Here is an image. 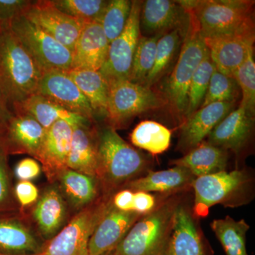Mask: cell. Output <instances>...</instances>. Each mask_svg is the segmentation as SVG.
<instances>
[{
  "label": "cell",
  "instance_id": "obj_1",
  "mask_svg": "<svg viewBox=\"0 0 255 255\" xmlns=\"http://www.w3.org/2000/svg\"><path fill=\"white\" fill-rule=\"evenodd\" d=\"M43 73L11 30L0 31V94L11 111L36 93Z\"/></svg>",
  "mask_w": 255,
  "mask_h": 255
},
{
  "label": "cell",
  "instance_id": "obj_2",
  "mask_svg": "<svg viewBox=\"0 0 255 255\" xmlns=\"http://www.w3.org/2000/svg\"><path fill=\"white\" fill-rule=\"evenodd\" d=\"M147 164L143 154L126 142L116 129L107 126L98 130L97 179L107 195L135 179Z\"/></svg>",
  "mask_w": 255,
  "mask_h": 255
},
{
  "label": "cell",
  "instance_id": "obj_3",
  "mask_svg": "<svg viewBox=\"0 0 255 255\" xmlns=\"http://www.w3.org/2000/svg\"><path fill=\"white\" fill-rule=\"evenodd\" d=\"M178 1L192 15L203 38L255 33L254 1L191 0Z\"/></svg>",
  "mask_w": 255,
  "mask_h": 255
},
{
  "label": "cell",
  "instance_id": "obj_4",
  "mask_svg": "<svg viewBox=\"0 0 255 255\" xmlns=\"http://www.w3.org/2000/svg\"><path fill=\"white\" fill-rule=\"evenodd\" d=\"M178 196L157 204L132 225L118 246L109 255H166Z\"/></svg>",
  "mask_w": 255,
  "mask_h": 255
},
{
  "label": "cell",
  "instance_id": "obj_5",
  "mask_svg": "<svg viewBox=\"0 0 255 255\" xmlns=\"http://www.w3.org/2000/svg\"><path fill=\"white\" fill-rule=\"evenodd\" d=\"M194 191V217L209 215L212 206L221 204L236 208L249 202L253 194V178L246 170L218 172L196 177L191 184Z\"/></svg>",
  "mask_w": 255,
  "mask_h": 255
},
{
  "label": "cell",
  "instance_id": "obj_6",
  "mask_svg": "<svg viewBox=\"0 0 255 255\" xmlns=\"http://www.w3.org/2000/svg\"><path fill=\"white\" fill-rule=\"evenodd\" d=\"M189 14V26L179 57L173 70L165 82L162 94L170 113L181 124L186 119L188 92L191 78L206 50L204 38L201 36L197 23L190 12Z\"/></svg>",
  "mask_w": 255,
  "mask_h": 255
},
{
  "label": "cell",
  "instance_id": "obj_7",
  "mask_svg": "<svg viewBox=\"0 0 255 255\" xmlns=\"http://www.w3.org/2000/svg\"><path fill=\"white\" fill-rule=\"evenodd\" d=\"M110 93L105 118L110 127L117 130L134 117L167 106L162 94L151 87L128 80L109 83Z\"/></svg>",
  "mask_w": 255,
  "mask_h": 255
},
{
  "label": "cell",
  "instance_id": "obj_8",
  "mask_svg": "<svg viewBox=\"0 0 255 255\" xmlns=\"http://www.w3.org/2000/svg\"><path fill=\"white\" fill-rule=\"evenodd\" d=\"M110 196L97 199L74 216L56 236L43 244L38 255H90L89 242L110 201Z\"/></svg>",
  "mask_w": 255,
  "mask_h": 255
},
{
  "label": "cell",
  "instance_id": "obj_9",
  "mask_svg": "<svg viewBox=\"0 0 255 255\" xmlns=\"http://www.w3.org/2000/svg\"><path fill=\"white\" fill-rule=\"evenodd\" d=\"M10 30L42 71H70L73 52L56 41L23 15L14 20Z\"/></svg>",
  "mask_w": 255,
  "mask_h": 255
},
{
  "label": "cell",
  "instance_id": "obj_10",
  "mask_svg": "<svg viewBox=\"0 0 255 255\" xmlns=\"http://www.w3.org/2000/svg\"><path fill=\"white\" fill-rule=\"evenodd\" d=\"M142 1H132L131 10L124 31L110 43L107 59L100 72L108 83L128 80L140 36V15Z\"/></svg>",
  "mask_w": 255,
  "mask_h": 255
},
{
  "label": "cell",
  "instance_id": "obj_11",
  "mask_svg": "<svg viewBox=\"0 0 255 255\" xmlns=\"http://www.w3.org/2000/svg\"><path fill=\"white\" fill-rule=\"evenodd\" d=\"M23 16L72 52L85 23L62 12L52 0L32 1Z\"/></svg>",
  "mask_w": 255,
  "mask_h": 255
},
{
  "label": "cell",
  "instance_id": "obj_12",
  "mask_svg": "<svg viewBox=\"0 0 255 255\" xmlns=\"http://www.w3.org/2000/svg\"><path fill=\"white\" fill-rule=\"evenodd\" d=\"M36 94L46 97L65 110L80 114L93 123L95 122V114L90 103L70 78L68 71L44 72Z\"/></svg>",
  "mask_w": 255,
  "mask_h": 255
},
{
  "label": "cell",
  "instance_id": "obj_13",
  "mask_svg": "<svg viewBox=\"0 0 255 255\" xmlns=\"http://www.w3.org/2000/svg\"><path fill=\"white\" fill-rule=\"evenodd\" d=\"M74 127L65 121H59L46 130L36 159L41 164L42 170L51 184L58 182L68 169Z\"/></svg>",
  "mask_w": 255,
  "mask_h": 255
},
{
  "label": "cell",
  "instance_id": "obj_14",
  "mask_svg": "<svg viewBox=\"0 0 255 255\" xmlns=\"http://www.w3.org/2000/svg\"><path fill=\"white\" fill-rule=\"evenodd\" d=\"M142 216L134 211L126 212L116 209L110 199L105 213L90 237V255H105L113 251Z\"/></svg>",
  "mask_w": 255,
  "mask_h": 255
},
{
  "label": "cell",
  "instance_id": "obj_15",
  "mask_svg": "<svg viewBox=\"0 0 255 255\" xmlns=\"http://www.w3.org/2000/svg\"><path fill=\"white\" fill-rule=\"evenodd\" d=\"M46 132L31 116L16 112L3 127L1 137L9 155L26 154L36 159Z\"/></svg>",
  "mask_w": 255,
  "mask_h": 255
},
{
  "label": "cell",
  "instance_id": "obj_16",
  "mask_svg": "<svg viewBox=\"0 0 255 255\" xmlns=\"http://www.w3.org/2000/svg\"><path fill=\"white\" fill-rule=\"evenodd\" d=\"M236 102H215L201 107L181 124L177 149L189 152L209 136L228 114L235 110Z\"/></svg>",
  "mask_w": 255,
  "mask_h": 255
},
{
  "label": "cell",
  "instance_id": "obj_17",
  "mask_svg": "<svg viewBox=\"0 0 255 255\" xmlns=\"http://www.w3.org/2000/svg\"><path fill=\"white\" fill-rule=\"evenodd\" d=\"M255 39V33H249L204 38V41L216 70L233 78L234 72L254 50Z\"/></svg>",
  "mask_w": 255,
  "mask_h": 255
},
{
  "label": "cell",
  "instance_id": "obj_18",
  "mask_svg": "<svg viewBox=\"0 0 255 255\" xmlns=\"http://www.w3.org/2000/svg\"><path fill=\"white\" fill-rule=\"evenodd\" d=\"M189 22V12L178 1H142L140 28L149 36H162L176 28L187 27Z\"/></svg>",
  "mask_w": 255,
  "mask_h": 255
},
{
  "label": "cell",
  "instance_id": "obj_19",
  "mask_svg": "<svg viewBox=\"0 0 255 255\" xmlns=\"http://www.w3.org/2000/svg\"><path fill=\"white\" fill-rule=\"evenodd\" d=\"M43 244L25 222L22 213L0 214V255L38 254Z\"/></svg>",
  "mask_w": 255,
  "mask_h": 255
},
{
  "label": "cell",
  "instance_id": "obj_20",
  "mask_svg": "<svg viewBox=\"0 0 255 255\" xmlns=\"http://www.w3.org/2000/svg\"><path fill=\"white\" fill-rule=\"evenodd\" d=\"M195 218L179 202L174 211L166 255H207Z\"/></svg>",
  "mask_w": 255,
  "mask_h": 255
},
{
  "label": "cell",
  "instance_id": "obj_21",
  "mask_svg": "<svg viewBox=\"0 0 255 255\" xmlns=\"http://www.w3.org/2000/svg\"><path fill=\"white\" fill-rule=\"evenodd\" d=\"M255 117L240 106L233 110L211 131L208 142L238 154L246 147L254 127Z\"/></svg>",
  "mask_w": 255,
  "mask_h": 255
},
{
  "label": "cell",
  "instance_id": "obj_22",
  "mask_svg": "<svg viewBox=\"0 0 255 255\" xmlns=\"http://www.w3.org/2000/svg\"><path fill=\"white\" fill-rule=\"evenodd\" d=\"M109 46L110 42L100 22L84 23L73 51L72 69L100 71L107 59Z\"/></svg>",
  "mask_w": 255,
  "mask_h": 255
},
{
  "label": "cell",
  "instance_id": "obj_23",
  "mask_svg": "<svg viewBox=\"0 0 255 255\" xmlns=\"http://www.w3.org/2000/svg\"><path fill=\"white\" fill-rule=\"evenodd\" d=\"M68 168L97 178L98 171V130L93 123L73 127Z\"/></svg>",
  "mask_w": 255,
  "mask_h": 255
},
{
  "label": "cell",
  "instance_id": "obj_24",
  "mask_svg": "<svg viewBox=\"0 0 255 255\" xmlns=\"http://www.w3.org/2000/svg\"><path fill=\"white\" fill-rule=\"evenodd\" d=\"M66 201L59 187L47 188L33 210V218L38 233L46 241L56 236L67 218Z\"/></svg>",
  "mask_w": 255,
  "mask_h": 255
},
{
  "label": "cell",
  "instance_id": "obj_25",
  "mask_svg": "<svg viewBox=\"0 0 255 255\" xmlns=\"http://www.w3.org/2000/svg\"><path fill=\"white\" fill-rule=\"evenodd\" d=\"M228 161L227 150L204 140L181 158L172 160L170 164L184 167L194 177H199L226 171Z\"/></svg>",
  "mask_w": 255,
  "mask_h": 255
},
{
  "label": "cell",
  "instance_id": "obj_26",
  "mask_svg": "<svg viewBox=\"0 0 255 255\" xmlns=\"http://www.w3.org/2000/svg\"><path fill=\"white\" fill-rule=\"evenodd\" d=\"M195 178L188 169L174 166L165 170L149 171L146 175L130 181L123 188L147 193H174L191 187Z\"/></svg>",
  "mask_w": 255,
  "mask_h": 255
},
{
  "label": "cell",
  "instance_id": "obj_27",
  "mask_svg": "<svg viewBox=\"0 0 255 255\" xmlns=\"http://www.w3.org/2000/svg\"><path fill=\"white\" fill-rule=\"evenodd\" d=\"M12 112L28 114L46 130L59 121H65L73 126L93 123L80 114L65 110L46 97L36 94L15 106Z\"/></svg>",
  "mask_w": 255,
  "mask_h": 255
},
{
  "label": "cell",
  "instance_id": "obj_28",
  "mask_svg": "<svg viewBox=\"0 0 255 255\" xmlns=\"http://www.w3.org/2000/svg\"><path fill=\"white\" fill-rule=\"evenodd\" d=\"M58 182L64 198L74 209L80 211L98 199L100 183L97 178L68 168L61 174Z\"/></svg>",
  "mask_w": 255,
  "mask_h": 255
},
{
  "label": "cell",
  "instance_id": "obj_29",
  "mask_svg": "<svg viewBox=\"0 0 255 255\" xmlns=\"http://www.w3.org/2000/svg\"><path fill=\"white\" fill-rule=\"evenodd\" d=\"M68 74L88 101L95 117H105L110 85L102 74L84 69H72Z\"/></svg>",
  "mask_w": 255,
  "mask_h": 255
},
{
  "label": "cell",
  "instance_id": "obj_30",
  "mask_svg": "<svg viewBox=\"0 0 255 255\" xmlns=\"http://www.w3.org/2000/svg\"><path fill=\"white\" fill-rule=\"evenodd\" d=\"M188 26L172 30L159 38L155 64L146 80L145 86L152 88L168 71L180 51Z\"/></svg>",
  "mask_w": 255,
  "mask_h": 255
},
{
  "label": "cell",
  "instance_id": "obj_31",
  "mask_svg": "<svg viewBox=\"0 0 255 255\" xmlns=\"http://www.w3.org/2000/svg\"><path fill=\"white\" fill-rule=\"evenodd\" d=\"M172 130L154 121L145 120L137 124L130 135L132 145L152 155L163 153L170 146Z\"/></svg>",
  "mask_w": 255,
  "mask_h": 255
},
{
  "label": "cell",
  "instance_id": "obj_32",
  "mask_svg": "<svg viewBox=\"0 0 255 255\" xmlns=\"http://www.w3.org/2000/svg\"><path fill=\"white\" fill-rule=\"evenodd\" d=\"M211 227L226 255H248L246 234L250 226L244 219L236 221L226 216L225 219L214 220Z\"/></svg>",
  "mask_w": 255,
  "mask_h": 255
},
{
  "label": "cell",
  "instance_id": "obj_33",
  "mask_svg": "<svg viewBox=\"0 0 255 255\" xmlns=\"http://www.w3.org/2000/svg\"><path fill=\"white\" fill-rule=\"evenodd\" d=\"M163 36V35H162ZM162 35L140 36L132 60L128 80L145 85L146 80L155 64L157 41Z\"/></svg>",
  "mask_w": 255,
  "mask_h": 255
},
{
  "label": "cell",
  "instance_id": "obj_34",
  "mask_svg": "<svg viewBox=\"0 0 255 255\" xmlns=\"http://www.w3.org/2000/svg\"><path fill=\"white\" fill-rule=\"evenodd\" d=\"M215 68L216 67L211 59L209 50L206 48L205 54L191 78L188 92V107L186 119L200 108L209 87L210 79Z\"/></svg>",
  "mask_w": 255,
  "mask_h": 255
},
{
  "label": "cell",
  "instance_id": "obj_35",
  "mask_svg": "<svg viewBox=\"0 0 255 255\" xmlns=\"http://www.w3.org/2000/svg\"><path fill=\"white\" fill-rule=\"evenodd\" d=\"M132 1L111 0L99 20L110 43L122 33L131 10Z\"/></svg>",
  "mask_w": 255,
  "mask_h": 255
},
{
  "label": "cell",
  "instance_id": "obj_36",
  "mask_svg": "<svg viewBox=\"0 0 255 255\" xmlns=\"http://www.w3.org/2000/svg\"><path fill=\"white\" fill-rule=\"evenodd\" d=\"M233 78L237 82L242 94L241 107L247 113L255 117V63L254 50L248 54L246 60L234 72Z\"/></svg>",
  "mask_w": 255,
  "mask_h": 255
},
{
  "label": "cell",
  "instance_id": "obj_37",
  "mask_svg": "<svg viewBox=\"0 0 255 255\" xmlns=\"http://www.w3.org/2000/svg\"><path fill=\"white\" fill-rule=\"evenodd\" d=\"M62 12L83 23L99 21L109 1L105 0H52Z\"/></svg>",
  "mask_w": 255,
  "mask_h": 255
},
{
  "label": "cell",
  "instance_id": "obj_38",
  "mask_svg": "<svg viewBox=\"0 0 255 255\" xmlns=\"http://www.w3.org/2000/svg\"><path fill=\"white\" fill-rule=\"evenodd\" d=\"M239 90L234 78L220 73L215 68L200 108L215 102H236Z\"/></svg>",
  "mask_w": 255,
  "mask_h": 255
},
{
  "label": "cell",
  "instance_id": "obj_39",
  "mask_svg": "<svg viewBox=\"0 0 255 255\" xmlns=\"http://www.w3.org/2000/svg\"><path fill=\"white\" fill-rule=\"evenodd\" d=\"M9 155L0 134V214L19 211L8 162Z\"/></svg>",
  "mask_w": 255,
  "mask_h": 255
},
{
  "label": "cell",
  "instance_id": "obj_40",
  "mask_svg": "<svg viewBox=\"0 0 255 255\" xmlns=\"http://www.w3.org/2000/svg\"><path fill=\"white\" fill-rule=\"evenodd\" d=\"M31 2L29 0H0V31L10 29L11 23L24 14Z\"/></svg>",
  "mask_w": 255,
  "mask_h": 255
},
{
  "label": "cell",
  "instance_id": "obj_41",
  "mask_svg": "<svg viewBox=\"0 0 255 255\" xmlns=\"http://www.w3.org/2000/svg\"><path fill=\"white\" fill-rule=\"evenodd\" d=\"M15 199L23 214V210L36 204L39 199V190L31 181H18L14 187Z\"/></svg>",
  "mask_w": 255,
  "mask_h": 255
},
{
  "label": "cell",
  "instance_id": "obj_42",
  "mask_svg": "<svg viewBox=\"0 0 255 255\" xmlns=\"http://www.w3.org/2000/svg\"><path fill=\"white\" fill-rule=\"evenodd\" d=\"M41 166L34 158L26 157L18 161L14 169V174L19 181H31L41 174Z\"/></svg>",
  "mask_w": 255,
  "mask_h": 255
},
{
  "label": "cell",
  "instance_id": "obj_43",
  "mask_svg": "<svg viewBox=\"0 0 255 255\" xmlns=\"http://www.w3.org/2000/svg\"><path fill=\"white\" fill-rule=\"evenodd\" d=\"M155 196L145 191H134L132 211L137 214H148L157 206Z\"/></svg>",
  "mask_w": 255,
  "mask_h": 255
},
{
  "label": "cell",
  "instance_id": "obj_44",
  "mask_svg": "<svg viewBox=\"0 0 255 255\" xmlns=\"http://www.w3.org/2000/svg\"><path fill=\"white\" fill-rule=\"evenodd\" d=\"M134 191L127 188H123L113 196H111L110 201L112 206L120 211H132Z\"/></svg>",
  "mask_w": 255,
  "mask_h": 255
},
{
  "label": "cell",
  "instance_id": "obj_45",
  "mask_svg": "<svg viewBox=\"0 0 255 255\" xmlns=\"http://www.w3.org/2000/svg\"><path fill=\"white\" fill-rule=\"evenodd\" d=\"M13 115L12 111L0 94V127H3Z\"/></svg>",
  "mask_w": 255,
  "mask_h": 255
},
{
  "label": "cell",
  "instance_id": "obj_46",
  "mask_svg": "<svg viewBox=\"0 0 255 255\" xmlns=\"http://www.w3.org/2000/svg\"><path fill=\"white\" fill-rule=\"evenodd\" d=\"M3 127H0V134H1V131H2Z\"/></svg>",
  "mask_w": 255,
  "mask_h": 255
},
{
  "label": "cell",
  "instance_id": "obj_47",
  "mask_svg": "<svg viewBox=\"0 0 255 255\" xmlns=\"http://www.w3.org/2000/svg\"><path fill=\"white\" fill-rule=\"evenodd\" d=\"M38 255V254H36V255Z\"/></svg>",
  "mask_w": 255,
  "mask_h": 255
},
{
  "label": "cell",
  "instance_id": "obj_48",
  "mask_svg": "<svg viewBox=\"0 0 255 255\" xmlns=\"http://www.w3.org/2000/svg\"><path fill=\"white\" fill-rule=\"evenodd\" d=\"M105 255H109L108 254Z\"/></svg>",
  "mask_w": 255,
  "mask_h": 255
}]
</instances>
